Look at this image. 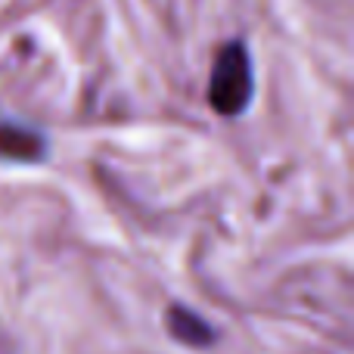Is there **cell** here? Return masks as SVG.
<instances>
[{
    "label": "cell",
    "mask_w": 354,
    "mask_h": 354,
    "mask_svg": "<svg viewBox=\"0 0 354 354\" xmlns=\"http://www.w3.org/2000/svg\"><path fill=\"white\" fill-rule=\"evenodd\" d=\"M168 330L174 333V339H180L187 345H208L214 339L212 326L199 314H193L189 308H180V305H174L168 311Z\"/></svg>",
    "instance_id": "obj_3"
},
{
    "label": "cell",
    "mask_w": 354,
    "mask_h": 354,
    "mask_svg": "<svg viewBox=\"0 0 354 354\" xmlns=\"http://www.w3.org/2000/svg\"><path fill=\"white\" fill-rule=\"evenodd\" d=\"M44 153V140L35 134V131H25V128H16V124H0V156L6 159H37Z\"/></svg>",
    "instance_id": "obj_2"
},
{
    "label": "cell",
    "mask_w": 354,
    "mask_h": 354,
    "mask_svg": "<svg viewBox=\"0 0 354 354\" xmlns=\"http://www.w3.org/2000/svg\"><path fill=\"white\" fill-rule=\"evenodd\" d=\"M208 100L221 115H239L252 103V62L243 44H227L221 50L208 84Z\"/></svg>",
    "instance_id": "obj_1"
}]
</instances>
